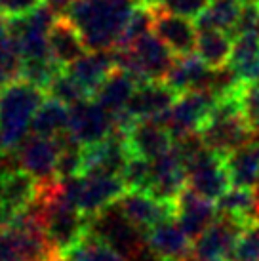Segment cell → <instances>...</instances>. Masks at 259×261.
Instances as JSON below:
<instances>
[{
    "mask_svg": "<svg viewBox=\"0 0 259 261\" xmlns=\"http://www.w3.org/2000/svg\"><path fill=\"white\" fill-rule=\"evenodd\" d=\"M134 0H74L63 12L90 50H113L122 35Z\"/></svg>",
    "mask_w": 259,
    "mask_h": 261,
    "instance_id": "cell-1",
    "label": "cell"
},
{
    "mask_svg": "<svg viewBox=\"0 0 259 261\" xmlns=\"http://www.w3.org/2000/svg\"><path fill=\"white\" fill-rule=\"evenodd\" d=\"M44 101V90L17 79L0 90V151H17Z\"/></svg>",
    "mask_w": 259,
    "mask_h": 261,
    "instance_id": "cell-2",
    "label": "cell"
},
{
    "mask_svg": "<svg viewBox=\"0 0 259 261\" xmlns=\"http://www.w3.org/2000/svg\"><path fill=\"white\" fill-rule=\"evenodd\" d=\"M257 134H253L252 128L246 122L238 90L232 94L221 95L217 99L214 115L200 130L204 145L217 152H223V154L248 143Z\"/></svg>",
    "mask_w": 259,
    "mask_h": 261,
    "instance_id": "cell-3",
    "label": "cell"
},
{
    "mask_svg": "<svg viewBox=\"0 0 259 261\" xmlns=\"http://www.w3.org/2000/svg\"><path fill=\"white\" fill-rule=\"evenodd\" d=\"M122 175L82 174L74 177H59V195L65 202L79 208L84 216H94L109 204L116 202L126 193Z\"/></svg>",
    "mask_w": 259,
    "mask_h": 261,
    "instance_id": "cell-4",
    "label": "cell"
},
{
    "mask_svg": "<svg viewBox=\"0 0 259 261\" xmlns=\"http://www.w3.org/2000/svg\"><path fill=\"white\" fill-rule=\"evenodd\" d=\"M116 65L130 71L137 82L166 80L173 65V51L154 33H149L128 48H115Z\"/></svg>",
    "mask_w": 259,
    "mask_h": 261,
    "instance_id": "cell-5",
    "label": "cell"
},
{
    "mask_svg": "<svg viewBox=\"0 0 259 261\" xmlns=\"http://www.w3.org/2000/svg\"><path fill=\"white\" fill-rule=\"evenodd\" d=\"M88 234L99 239L124 257H130L147 244L145 231L126 218L118 200L88 218Z\"/></svg>",
    "mask_w": 259,
    "mask_h": 261,
    "instance_id": "cell-6",
    "label": "cell"
},
{
    "mask_svg": "<svg viewBox=\"0 0 259 261\" xmlns=\"http://www.w3.org/2000/svg\"><path fill=\"white\" fill-rule=\"evenodd\" d=\"M56 19L58 12L46 0L29 14L10 17V35L19 44L23 59L51 58L48 38Z\"/></svg>",
    "mask_w": 259,
    "mask_h": 261,
    "instance_id": "cell-7",
    "label": "cell"
},
{
    "mask_svg": "<svg viewBox=\"0 0 259 261\" xmlns=\"http://www.w3.org/2000/svg\"><path fill=\"white\" fill-rule=\"evenodd\" d=\"M217 99L219 97L208 90H194V92L179 94L172 109L164 116L162 124L170 130L173 139L185 138L191 134H200V130L214 115Z\"/></svg>",
    "mask_w": 259,
    "mask_h": 261,
    "instance_id": "cell-8",
    "label": "cell"
},
{
    "mask_svg": "<svg viewBox=\"0 0 259 261\" xmlns=\"http://www.w3.org/2000/svg\"><path fill=\"white\" fill-rule=\"evenodd\" d=\"M248 223L219 214L206 231L194 240L193 255L198 261H232L238 237Z\"/></svg>",
    "mask_w": 259,
    "mask_h": 261,
    "instance_id": "cell-9",
    "label": "cell"
},
{
    "mask_svg": "<svg viewBox=\"0 0 259 261\" xmlns=\"http://www.w3.org/2000/svg\"><path fill=\"white\" fill-rule=\"evenodd\" d=\"M115 130V118L99 101L90 97L71 107L69 118V136L82 145H94L111 136Z\"/></svg>",
    "mask_w": 259,
    "mask_h": 261,
    "instance_id": "cell-10",
    "label": "cell"
},
{
    "mask_svg": "<svg viewBox=\"0 0 259 261\" xmlns=\"http://www.w3.org/2000/svg\"><path fill=\"white\" fill-rule=\"evenodd\" d=\"M185 189H187L185 162L173 145L170 151H166L151 162V179L147 185V193L154 195L160 200L175 202Z\"/></svg>",
    "mask_w": 259,
    "mask_h": 261,
    "instance_id": "cell-11",
    "label": "cell"
},
{
    "mask_svg": "<svg viewBox=\"0 0 259 261\" xmlns=\"http://www.w3.org/2000/svg\"><path fill=\"white\" fill-rule=\"evenodd\" d=\"M17 159L19 166L29 172L36 183L51 181L58 177L59 139L31 134L17 147Z\"/></svg>",
    "mask_w": 259,
    "mask_h": 261,
    "instance_id": "cell-12",
    "label": "cell"
},
{
    "mask_svg": "<svg viewBox=\"0 0 259 261\" xmlns=\"http://www.w3.org/2000/svg\"><path fill=\"white\" fill-rule=\"evenodd\" d=\"M132 151L126 141V134L113 130L111 136L94 145L84 147V172L82 174H113L122 175Z\"/></svg>",
    "mask_w": 259,
    "mask_h": 261,
    "instance_id": "cell-13",
    "label": "cell"
},
{
    "mask_svg": "<svg viewBox=\"0 0 259 261\" xmlns=\"http://www.w3.org/2000/svg\"><path fill=\"white\" fill-rule=\"evenodd\" d=\"M177 92L166 84L164 80L139 82L136 94L132 95L126 113L134 120H159L162 122L168 111L177 99Z\"/></svg>",
    "mask_w": 259,
    "mask_h": 261,
    "instance_id": "cell-14",
    "label": "cell"
},
{
    "mask_svg": "<svg viewBox=\"0 0 259 261\" xmlns=\"http://www.w3.org/2000/svg\"><path fill=\"white\" fill-rule=\"evenodd\" d=\"M152 33L173 51V56H189L196 46L198 27L191 17L152 6Z\"/></svg>",
    "mask_w": 259,
    "mask_h": 261,
    "instance_id": "cell-15",
    "label": "cell"
},
{
    "mask_svg": "<svg viewBox=\"0 0 259 261\" xmlns=\"http://www.w3.org/2000/svg\"><path fill=\"white\" fill-rule=\"evenodd\" d=\"M118 204L126 218L136 223L141 231H149L157 223L168 218H175V202L160 200L147 191H126Z\"/></svg>",
    "mask_w": 259,
    "mask_h": 261,
    "instance_id": "cell-16",
    "label": "cell"
},
{
    "mask_svg": "<svg viewBox=\"0 0 259 261\" xmlns=\"http://www.w3.org/2000/svg\"><path fill=\"white\" fill-rule=\"evenodd\" d=\"M126 141L132 154L154 160L173 147V136L159 120H134L126 130Z\"/></svg>",
    "mask_w": 259,
    "mask_h": 261,
    "instance_id": "cell-17",
    "label": "cell"
},
{
    "mask_svg": "<svg viewBox=\"0 0 259 261\" xmlns=\"http://www.w3.org/2000/svg\"><path fill=\"white\" fill-rule=\"evenodd\" d=\"M216 214L217 206H214V200L194 193L189 187L175 200V219L193 242L212 225L217 218Z\"/></svg>",
    "mask_w": 259,
    "mask_h": 261,
    "instance_id": "cell-18",
    "label": "cell"
},
{
    "mask_svg": "<svg viewBox=\"0 0 259 261\" xmlns=\"http://www.w3.org/2000/svg\"><path fill=\"white\" fill-rule=\"evenodd\" d=\"M116 67L118 65H116L115 50H90L65 71L84 88V92L90 97H94L99 86Z\"/></svg>",
    "mask_w": 259,
    "mask_h": 261,
    "instance_id": "cell-19",
    "label": "cell"
},
{
    "mask_svg": "<svg viewBox=\"0 0 259 261\" xmlns=\"http://www.w3.org/2000/svg\"><path fill=\"white\" fill-rule=\"evenodd\" d=\"M145 239L147 244L166 261H185L193 254V240L189 239V234L183 231L175 218L164 219L145 231Z\"/></svg>",
    "mask_w": 259,
    "mask_h": 261,
    "instance_id": "cell-20",
    "label": "cell"
},
{
    "mask_svg": "<svg viewBox=\"0 0 259 261\" xmlns=\"http://www.w3.org/2000/svg\"><path fill=\"white\" fill-rule=\"evenodd\" d=\"M214 69L208 67L198 56H177L170 73L166 76V84L173 88L177 94L194 92V90H208L212 86Z\"/></svg>",
    "mask_w": 259,
    "mask_h": 261,
    "instance_id": "cell-21",
    "label": "cell"
},
{
    "mask_svg": "<svg viewBox=\"0 0 259 261\" xmlns=\"http://www.w3.org/2000/svg\"><path fill=\"white\" fill-rule=\"evenodd\" d=\"M36 193H38V183L23 168L0 177V202L6 219L4 225L12 219L14 214L27 208L36 198Z\"/></svg>",
    "mask_w": 259,
    "mask_h": 261,
    "instance_id": "cell-22",
    "label": "cell"
},
{
    "mask_svg": "<svg viewBox=\"0 0 259 261\" xmlns=\"http://www.w3.org/2000/svg\"><path fill=\"white\" fill-rule=\"evenodd\" d=\"M50 56L59 67L67 69L72 65L79 58L86 54V44L84 38L80 37L79 29L72 25V21L67 15H58L50 31Z\"/></svg>",
    "mask_w": 259,
    "mask_h": 261,
    "instance_id": "cell-23",
    "label": "cell"
},
{
    "mask_svg": "<svg viewBox=\"0 0 259 261\" xmlns=\"http://www.w3.org/2000/svg\"><path fill=\"white\" fill-rule=\"evenodd\" d=\"M230 185L252 189L259 181V136L225 154Z\"/></svg>",
    "mask_w": 259,
    "mask_h": 261,
    "instance_id": "cell-24",
    "label": "cell"
},
{
    "mask_svg": "<svg viewBox=\"0 0 259 261\" xmlns=\"http://www.w3.org/2000/svg\"><path fill=\"white\" fill-rule=\"evenodd\" d=\"M137 84H139L137 79L130 71H126L122 67H116L105 79V82L99 86L94 97L95 101H99L111 115L115 116L126 111L132 95L136 94Z\"/></svg>",
    "mask_w": 259,
    "mask_h": 261,
    "instance_id": "cell-25",
    "label": "cell"
},
{
    "mask_svg": "<svg viewBox=\"0 0 259 261\" xmlns=\"http://www.w3.org/2000/svg\"><path fill=\"white\" fill-rule=\"evenodd\" d=\"M230 69L238 74L242 82L259 80V33H242L238 35L229 59Z\"/></svg>",
    "mask_w": 259,
    "mask_h": 261,
    "instance_id": "cell-26",
    "label": "cell"
},
{
    "mask_svg": "<svg viewBox=\"0 0 259 261\" xmlns=\"http://www.w3.org/2000/svg\"><path fill=\"white\" fill-rule=\"evenodd\" d=\"M69 118H71L69 105L54 97L46 99L33 118L31 134L42 136V138H61L69 132Z\"/></svg>",
    "mask_w": 259,
    "mask_h": 261,
    "instance_id": "cell-27",
    "label": "cell"
},
{
    "mask_svg": "<svg viewBox=\"0 0 259 261\" xmlns=\"http://www.w3.org/2000/svg\"><path fill=\"white\" fill-rule=\"evenodd\" d=\"M194 51L212 69L225 67L229 63L230 51H232L230 35L217 29H198Z\"/></svg>",
    "mask_w": 259,
    "mask_h": 261,
    "instance_id": "cell-28",
    "label": "cell"
},
{
    "mask_svg": "<svg viewBox=\"0 0 259 261\" xmlns=\"http://www.w3.org/2000/svg\"><path fill=\"white\" fill-rule=\"evenodd\" d=\"M242 12V0H210L206 10L194 21L198 29H217L235 35Z\"/></svg>",
    "mask_w": 259,
    "mask_h": 261,
    "instance_id": "cell-29",
    "label": "cell"
},
{
    "mask_svg": "<svg viewBox=\"0 0 259 261\" xmlns=\"http://www.w3.org/2000/svg\"><path fill=\"white\" fill-rule=\"evenodd\" d=\"M217 214H227L244 223L259 221L255 193H252V189H230L221 198H217Z\"/></svg>",
    "mask_w": 259,
    "mask_h": 261,
    "instance_id": "cell-30",
    "label": "cell"
},
{
    "mask_svg": "<svg viewBox=\"0 0 259 261\" xmlns=\"http://www.w3.org/2000/svg\"><path fill=\"white\" fill-rule=\"evenodd\" d=\"M152 31V6L151 4H137L130 15L128 23L124 27L122 35L118 38V44L115 48H128L139 40L141 37L149 35ZM113 48V50H115Z\"/></svg>",
    "mask_w": 259,
    "mask_h": 261,
    "instance_id": "cell-31",
    "label": "cell"
},
{
    "mask_svg": "<svg viewBox=\"0 0 259 261\" xmlns=\"http://www.w3.org/2000/svg\"><path fill=\"white\" fill-rule=\"evenodd\" d=\"M23 56L19 44L12 35L0 42V90L14 80L21 79Z\"/></svg>",
    "mask_w": 259,
    "mask_h": 261,
    "instance_id": "cell-32",
    "label": "cell"
},
{
    "mask_svg": "<svg viewBox=\"0 0 259 261\" xmlns=\"http://www.w3.org/2000/svg\"><path fill=\"white\" fill-rule=\"evenodd\" d=\"M63 67H59L51 58L42 59H23L21 65V79L38 86L40 90H48L51 80L56 79V74L61 71Z\"/></svg>",
    "mask_w": 259,
    "mask_h": 261,
    "instance_id": "cell-33",
    "label": "cell"
},
{
    "mask_svg": "<svg viewBox=\"0 0 259 261\" xmlns=\"http://www.w3.org/2000/svg\"><path fill=\"white\" fill-rule=\"evenodd\" d=\"M67 259L72 261H126L124 255H120L116 250L107 246L95 237L86 234V239L67 255Z\"/></svg>",
    "mask_w": 259,
    "mask_h": 261,
    "instance_id": "cell-34",
    "label": "cell"
},
{
    "mask_svg": "<svg viewBox=\"0 0 259 261\" xmlns=\"http://www.w3.org/2000/svg\"><path fill=\"white\" fill-rule=\"evenodd\" d=\"M46 92H48L54 99H59V101H63L65 105H69V107H72V105H76V103L84 101V99L90 97V95L84 92V88L80 86L79 82L72 79L65 69H61V71L56 74V79L51 80V84L48 86Z\"/></svg>",
    "mask_w": 259,
    "mask_h": 261,
    "instance_id": "cell-35",
    "label": "cell"
},
{
    "mask_svg": "<svg viewBox=\"0 0 259 261\" xmlns=\"http://www.w3.org/2000/svg\"><path fill=\"white\" fill-rule=\"evenodd\" d=\"M151 162L152 160L132 154L122 170V179L130 191H147L151 179Z\"/></svg>",
    "mask_w": 259,
    "mask_h": 261,
    "instance_id": "cell-36",
    "label": "cell"
},
{
    "mask_svg": "<svg viewBox=\"0 0 259 261\" xmlns=\"http://www.w3.org/2000/svg\"><path fill=\"white\" fill-rule=\"evenodd\" d=\"M238 95H240V105H242L246 122L253 134L259 136V80L244 82L238 90Z\"/></svg>",
    "mask_w": 259,
    "mask_h": 261,
    "instance_id": "cell-37",
    "label": "cell"
},
{
    "mask_svg": "<svg viewBox=\"0 0 259 261\" xmlns=\"http://www.w3.org/2000/svg\"><path fill=\"white\" fill-rule=\"evenodd\" d=\"M232 261H259V221L248 223L240 232Z\"/></svg>",
    "mask_w": 259,
    "mask_h": 261,
    "instance_id": "cell-38",
    "label": "cell"
},
{
    "mask_svg": "<svg viewBox=\"0 0 259 261\" xmlns=\"http://www.w3.org/2000/svg\"><path fill=\"white\" fill-rule=\"evenodd\" d=\"M151 4L160 8V10H166V12L196 19L206 10L210 0H152Z\"/></svg>",
    "mask_w": 259,
    "mask_h": 261,
    "instance_id": "cell-39",
    "label": "cell"
},
{
    "mask_svg": "<svg viewBox=\"0 0 259 261\" xmlns=\"http://www.w3.org/2000/svg\"><path fill=\"white\" fill-rule=\"evenodd\" d=\"M0 261H23L17 239L6 225H0Z\"/></svg>",
    "mask_w": 259,
    "mask_h": 261,
    "instance_id": "cell-40",
    "label": "cell"
},
{
    "mask_svg": "<svg viewBox=\"0 0 259 261\" xmlns=\"http://www.w3.org/2000/svg\"><path fill=\"white\" fill-rule=\"evenodd\" d=\"M44 0H0V10L8 15V17H17V15H25L38 8Z\"/></svg>",
    "mask_w": 259,
    "mask_h": 261,
    "instance_id": "cell-41",
    "label": "cell"
},
{
    "mask_svg": "<svg viewBox=\"0 0 259 261\" xmlns=\"http://www.w3.org/2000/svg\"><path fill=\"white\" fill-rule=\"evenodd\" d=\"M126 261H166L160 254H157L149 244H145L137 250L136 254H132L130 257H126Z\"/></svg>",
    "mask_w": 259,
    "mask_h": 261,
    "instance_id": "cell-42",
    "label": "cell"
},
{
    "mask_svg": "<svg viewBox=\"0 0 259 261\" xmlns=\"http://www.w3.org/2000/svg\"><path fill=\"white\" fill-rule=\"evenodd\" d=\"M10 37V17L0 10V42Z\"/></svg>",
    "mask_w": 259,
    "mask_h": 261,
    "instance_id": "cell-43",
    "label": "cell"
},
{
    "mask_svg": "<svg viewBox=\"0 0 259 261\" xmlns=\"http://www.w3.org/2000/svg\"><path fill=\"white\" fill-rule=\"evenodd\" d=\"M46 2H48V4H50V6L59 14V12H65V10L71 6L74 0H46Z\"/></svg>",
    "mask_w": 259,
    "mask_h": 261,
    "instance_id": "cell-44",
    "label": "cell"
},
{
    "mask_svg": "<svg viewBox=\"0 0 259 261\" xmlns=\"http://www.w3.org/2000/svg\"><path fill=\"white\" fill-rule=\"evenodd\" d=\"M255 202H257V218H259V181H257V187H255Z\"/></svg>",
    "mask_w": 259,
    "mask_h": 261,
    "instance_id": "cell-45",
    "label": "cell"
},
{
    "mask_svg": "<svg viewBox=\"0 0 259 261\" xmlns=\"http://www.w3.org/2000/svg\"><path fill=\"white\" fill-rule=\"evenodd\" d=\"M4 221H6V219H4V212H2V202H0V225H4Z\"/></svg>",
    "mask_w": 259,
    "mask_h": 261,
    "instance_id": "cell-46",
    "label": "cell"
},
{
    "mask_svg": "<svg viewBox=\"0 0 259 261\" xmlns=\"http://www.w3.org/2000/svg\"><path fill=\"white\" fill-rule=\"evenodd\" d=\"M134 2H136V4H151L152 0H134Z\"/></svg>",
    "mask_w": 259,
    "mask_h": 261,
    "instance_id": "cell-47",
    "label": "cell"
},
{
    "mask_svg": "<svg viewBox=\"0 0 259 261\" xmlns=\"http://www.w3.org/2000/svg\"><path fill=\"white\" fill-rule=\"evenodd\" d=\"M61 261H72V259H67V257H63V259H61Z\"/></svg>",
    "mask_w": 259,
    "mask_h": 261,
    "instance_id": "cell-48",
    "label": "cell"
},
{
    "mask_svg": "<svg viewBox=\"0 0 259 261\" xmlns=\"http://www.w3.org/2000/svg\"><path fill=\"white\" fill-rule=\"evenodd\" d=\"M257 33H259V27H257Z\"/></svg>",
    "mask_w": 259,
    "mask_h": 261,
    "instance_id": "cell-49",
    "label": "cell"
}]
</instances>
